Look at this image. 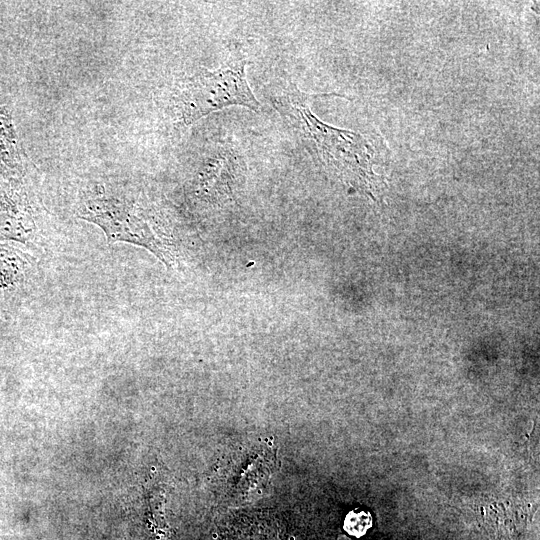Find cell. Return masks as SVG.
<instances>
[{
    "mask_svg": "<svg viewBox=\"0 0 540 540\" xmlns=\"http://www.w3.org/2000/svg\"><path fill=\"white\" fill-rule=\"evenodd\" d=\"M35 222L27 198L0 186V239L27 243L34 236Z\"/></svg>",
    "mask_w": 540,
    "mask_h": 540,
    "instance_id": "obj_4",
    "label": "cell"
},
{
    "mask_svg": "<svg viewBox=\"0 0 540 540\" xmlns=\"http://www.w3.org/2000/svg\"><path fill=\"white\" fill-rule=\"evenodd\" d=\"M246 58L236 52L220 68L201 67L185 82L178 101V125L187 127L208 114L230 106L260 111L246 79Z\"/></svg>",
    "mask_w": 540,
    "mask_h": 540,
    "instance_id": "obj_2",
    "label": "cell"
},
{
    "mask_svg": "<svg viewBox=\"0 0 540 540\" xmlns=\"http://www.w3.org/2000/svg\"><path fill=\"white\" fill-rule=\"evenodd\" d=\"M29 256L21 250L0 244V289H8L19 284L30 268Z\"/></svg>",
    "mask_w": 540,
    "mask_h": 540,
    "instance_id": "obj_5",
    "label": "cell"
},
{
    "mask_svg": "<svg viewBox=\"0 0 540 540\" xmlns=\"http://www.w3.org/2000/svg\"><path fill=\"white\" fill-rule=\"evenodd\" d=\"M333 96L346 97L337 93L306 94L288 83L271 97V102L328 169L352 188L371 194L376 176L372 169L374 151L369 142L358 133L322 122L311 110L313 100Z\"/></svg>",
    "mask_w": 540,
    "mask_h": 540,
    "instance_id": "obj_1",
    "label": "cell"
},
{
    "mask_svg": "<svg viewBox=\"0 0 540 540\" xmlns=\"http://www.w3.org/2000/svg\"><path fill=\"white\" fill-rule=\"evenodd\" d=\"M0 173L10 180L22 173L11 119L4 114L0 115Z\"/></svg>",
    "mask_w": 540,
    "mask_h": 540,
    "instance_id": "obj_6",
    "label": "cell"
},
{
    "mask_svg": "<svg viewBox=\"0 0 540 540\" xmlns=\"http://www.w3.org/2000/svg\"><path fill=\"white\" fill-rule=\"evenodd\" d=\"M371 526V516L364 511L351 512L345 522V529L355 536L363 535Z\"/></svg>",
    "mask_w": 540,
    "mask_h": 540,
    "instance_id": "obj_7",
    "label": "cell"
},
{
    "mask_svg": "<svg viewBox=\"0 0 540 540\" xmlns=\"http://www.w3.org/2000/svg\"><path fill=\"white\" fill-rule=\"evenodd\" d=\"M78 216L100 227L109 244L126 242L141 246L167 267L175 264V253L167 240L136 213L131 203L107 194L101 186L85 194Z\"/></svg>",
    "mask_w": 540,
    "mask_h": 540,
    "instance_id": "obj_3",
    "label": "cell"
}]
</instances>
